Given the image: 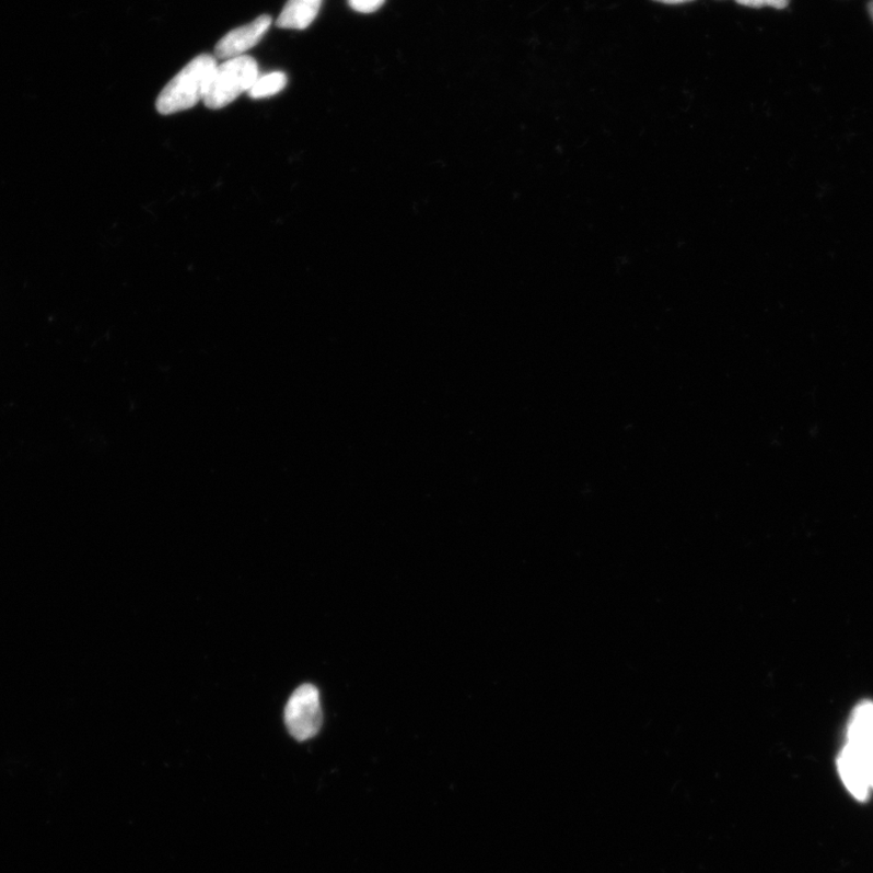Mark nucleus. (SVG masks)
I'll return each mask as SVG.
<instances>
[{
	"mask_svg": "<svg viewBox=\"0 0 873 873\" xmlns=\"http://www.w3.org/2000/svg\"><path fill=\"white\" fill-rule=\"evenodd\" d=\"M217 69L214 56H197L165 85L156 100V110L161 115L170 116L195 107L207 96Z\"/></svg>",
	"mask_w": 873,
	"mask_h": 873,
	"instance_id": "1",
	"label": "nucleus"
},
{
	"mask_svg": "<svg viewBox=\"0 0 873 873\" xmlns=\"http://www.w3.org/2000/svg\"><path fill=\"white\" fill-rule=\"evenodd\" d=\"M259 78V67L251 56H240L225 60L212 77V81L205 97V104L210 109H221L237 100L243 93H248L255 81Z\"/></svg>",
	"mask_w": 873,
	"mask_h": 873,
	"instance_id": "2",
	"label": "nucleus"
},
{
	"mask_svg": "<svg viewBox=\"0 0 873 873\" xmlns=\"http://www.w3.org/2000/svg\"><path fill=\"white\" fill-rule=\"evenodd\" d=\"M284 718L289 733L296 741L305 742L317 735L323 721L318 689L312 685L299 687L287 703Z\"/></svg>",
	"mask_w": 873,
	"mask_h": 873,
	"instance_id": "3",
	"label": "nucleus"
},
{
	"mask_svg": "<svg viewBox=\"0 0 873 873\" xmlns=\"http://www.w3.org/2000/svg\"><path fill=\"white\" fill-rule=\"evenodd\" d=\"M271 24L272 18L263 15L251 22L249 25L232 30L217 44V58L222 60L240 58L245 51L261 42Z\"/></svg>",
	"mask_w": 873,
	"mask_h": 873,
	"instance_id": "4",
	"label": "nucleus"
},
{
	"mask_svg": "<svg viewBox=\"0 0 873 873\" xmlns=\"http://www.w3.org/2000/svg\"><path fill=\"white\" fill-rule=\"evenodd\" d=\"M848 744L863 758L873 789V702L858 705L848 725Z\"/></svg>",
	"mask_w": 873,
	"mask_h": 873,
	"instance_id": "5",
	"label": "nucleus"
},
{
	"mask_svg": "<svg viewBox=\"0 0 873 873\" xmlns=\"http://www.w3.org/2000/svg\"><path fill=\"white\" fill-rule=\"evenodd\" d=\"M839 776H841L845 787L852 793V796L860 802L869 798L871 782L863 758L857 749L847 743L837 759Z\"/></svg>",
	"mask_w": 873,
	"mask_h": 873,
	"instance_id": "6",
	"label": "nucleus"
},
{
	"mask_svg": "<svg viewBox=\"0 0 873 873\" xmlns=\"http://www.w3.org/2000/svg\"><path fill=\"white\" fill-rule=\"evenodd\" d=\"M323 0H288V3L278 16L276 25L279 28L305 30L319 14Z\"/></svg>",
	"mask_w": 873,
	"mask_h": 873,
	"instance_id": "7",
	"label": "nucleus"
},
{
	"mask_svg": "<svg viewBox=\"0 0 873 873\" xmlns=\"http://www.w3.org/2000/svg\"><path fill=\"white\" fill-rule=\"evenodd\" d=\"M287 82V75L283 72H273L263 77L259 75L248 94L253 98L273 96L283 91Z\"/></svg>",
	"mask_w": 873,
	"mask_h": 873,
	"instance_id": "8",
	"label": "nucleus"
},
{
	"mask_svg": "<svg viewBox=\"0 0 873 873\" xmlns=\"http://www.w3.org/2000/svg\"><path fill=\"white\" fill-rule=\"evenodd\" d=\"M735 2L749 8L771 7L776 9H785L790 4V0H735Z\"/></svg>",
	"mask_w": 873,
	"mask_h": 873,
	"instance_id": "9",
	"label": "nucleus"
},
{
	"mask_svg": "<svg viewBox=\"0 0 873 873\" xmlns=\"http://www.w3.org/2000/svg\"><path fill=\"white\" fill-rule=\"evenodd\" d=\"M385 0H349V4L360 13L369 14L382 8Z\"/></svg>",
	"mask_w": 873,
	"mask_h": 873,
	"instance_id": "10",
	"label": "nucleus"
},
{
	"mask_svg": "<svg viewBox=\"0 0 873 873\" xmlns=\"http://www.w3.org/2000/svg\"><path fill=\"white\" fill-rule=\"evenodd\" d=\"M654 2L670 4V5H677V4H685L692 2V0H654Z\"/></svg>",
	"mask_w": 873,
	"mask_h": 873,
	"instance_id": "11",
	"label": "nucleus"
},
{
	"mask_svg": "<svg viewBox=\"0 0 873 873\" xmlns=\"http://www.w3.org/2000/svg\"><path fill=\"white\" fill-rule=\"evenodd\" d=\"M869 13L873 20V0H871V3L869 4Z\"/></svg>",
	"mask_w": 873,
	"mask_h": 873,
	"instance_id": "12",
	"label": "nucleus"
}]
</instances>
